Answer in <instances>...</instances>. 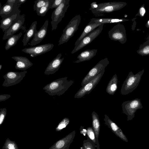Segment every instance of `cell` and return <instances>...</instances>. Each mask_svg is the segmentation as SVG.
Segmentation results:
<instances>
[{
    "label": "cell",
    "instance_id": "obj_1",
    "mask_svg": "<svg viewBox=\"0 0 149 149\" xmlns=\"http://www.w3.org/2000/svg\"><path fill=\"white\" fill-rule=\"evenodd\" d=\"M67 77L54 80L43 88L45 92L51 96H60L63 94L74 83V81L67 80Z\"/></svg>",
    "mask_w": 149,
    "mask_h": 149
},
{
    "label": "cell",
    "instance_id": "obj_2",
    "mask_svg": "<svg viewBox=\"0 0 149 149\" xmlns=\"http://www.w3.org/2000/svg\"><path fill=\"white\" fill-rule=\"evenodd\" d=\"M127 5L123 2H111L97 4L96 7L91 10L96 17L102 16L107 13L120 10Z\"/></svg>",
    "mask_w": 149,
    "mask_h": 149
},
{
    "label": "cell",
    "instance_id": "obj_3",
    "mask_svg": "<svg viewBox=\"0 0 149 149\" xmlns=\"http://www.w3.org/2000/svg\"><path fill=\"white\" fill-rule=\"evenodd\" d=\"M144 70L134 74L132 71L129 73L124 81L120 90L121 95H126L132 93L138 86Z\"/></svg>",
    "mask_w": 149,
    "mask_h": 149
},
{
    "label": "cell",
    "instance_id": "obj_4",
    "mask_svg": "<svg viewBox=\"0 0 149 149\" xmlns=\"http://www.w3.org/2000/svg\"><path fill=\"white\" fill-rule=\"evenodd\" d=\"M81 18L80 15L74 17L70 21L63 30V33L58 41V45L68 42L77 30L81 21Z\"/></svg>",
    "mask_w": 149,
    "mask_h": 149
},
{
    "label": "cell",
    "instance_id": "obj_5",
    "mask_svg": "<svg viewBox=\"0 0 149 149\" xmlns=\"http://www.w3.org/2000/svg\"><path fill=\"white\" fill-rule=\"evenodd\" d=\"M70 0H63L59 6L54 10L51 16L52 31L56 30L58 23L64 17L65 13L70 6Z\"/></svg>",
    "mask_w": 149,
    "mask_h": 149
},
{
    "label": "cell",
    "instance_id": "obj_6",
    "mask_svg": "<svg viewBox=\"0 0 149 149\" xmlns=\"http://www.w3.org/2000/svg\"><path fill=\"white\" fill-rule=\"evenodd\" d=\"M123 113L127 116V120L133 119L137 110L143 108L141 100L136 98L124 102L122 104Z\"/></svg>",
    "mask_w": 149,
    "mask_h": 149
},
{
    "label": "cell",
    "instance_id": "obj_7",
    "mask_svg": "<svg viewBox=\"0 0 149 149\" xmlns=\"http://www.w3.org/2000/svg\"><path fill=\"white\" fill-rule=\"evenodd\" d=\"M109 61L107 58L100 61L88 72L82 80L81 86H83L91 81L108 65Z\"/></svg>",
    "mask_w": 149,
    "mask_h": 149
},
{
    "label": "cell",
    "instance_id": "obj_8",
    "mask_svg": "<svg viewBox=\"0 0 149 149\" xmlns=\"http://www.w3.org/2000/svg\"><path fill=\"white\" fill-rule=\"evenodd\" d=\"M21 5L16 0L13 6L12 12L9 15L2 18L1 21L0 28L5 32L10 26L14 21L19 16L21 11L19 9Z\"/></svg>",
    "mask_w": 149,
    "mask_h": 149
},
{
    "label": "cell",
    "instance_id": "obj_9",
    "mask_svg": "<svg viewBox=\"0 0 149 149\" xmlns=\"http://www.w3.org/2000/svg\"><path fill=\"white\" fill-rule=\"evenodd\" d=\"M109 37L111 40L118 41L122 44L127 41L126 30L124 26L118 23L115 25L108 32Z\"/></svg>",
    "mask_w": 149,
    "mask_h": 149
},
{
    "label": "cell",
    "instance_id": "obj_10",
    "mask_svg": "<svg viewBox=\"0 0 149 149\" xmlns=\"http://www.w3.org/2000/svg\"><path fill=\"white\" fill-rule=\"evenodd\" d=\"M105 69L90 82L82 86L75 94L74 97L79 98L87 94H89L98 84L105 71Z\"/></svg>",
    "mask_w": 149,
    "mask_h": 149
},
{
    "label": "cell",
    "instance_id": "obj_11",
    "mask_svg": "<svg viewBox=\"0 0 149 149\" xmlns=\"http://www.w3.org/2000/svg\"><path fill=\"white\" fill-rule=\"evenodd\" d=\"M26 71L20 72L10 71L3 76L4 79L2 86L8 87L16 85L20 82L26 76Z\"/></svg>",
    "mask_w": 149,
    "mask_h": 149
},
{
    "label": "cell",
    "instance_id": "obj_12",
    "mask_svg": "<svg viewBox=\"0 0 149 149\" xmlns=\"http://www.w3.org/2000/svg\"><path fill=\"white\" fill-rule=\"evenodd\" d=\"M24 21L25 15L24 14L16 19L9 28L4 32L3 40L8 39L20 29L26 31L25 27L23 26Z\"/></svg>",
    "mask_w": 149,
    "mask_h": 149
},
{
    "label": "cell",
    "instance_id": "obj_13",
    "mask_svg": "<svg viewBox=\"0 0 149 149\" xmlns=\"http://www.w3.org/2000/svg\"><path fill=\"white\" fill-rule=\"evenodd\" d=\"M104 24H102L95 29L87 35L82 40L80 44L74 47L71 53L74 54L89 44L101 33Z\"/></svg>",
    "mask_w": 149,
    "mask_h": 149
},
{
    "label": "cell",
    "instance_id": "obj_14",
    "mask_svg": "<svg viewBox=\"0 0 149 149\" xmlns=\"http://www.w3.org/2000/svg\"><path fill=\"white\" fill-rule=\"evenodd\" d=\"M54 47V45L53 44L48 43L25 48L22 50V51L29 54L32 57H35L49 51Z\"/></svg>",
    "mask_w": 149,
    "mask_h": 149
},
{
    "label": "cell",
    "instance_id": "obj_15",
    "mask_svg": "<svg viewBox=\"0 0 149 149\" xmlns=\"http://www.w3.org/2000/svg\"><path fill=\"white\" fill-rule=\"evenodd\" d=\"M61 53L59 54L49 63L44 72L45 74H54L58 70L64 59V58H61Z\"/></svg>",
    "mask_w": 149,
    "mask_h": 149
},
{
    "label": "cell",
    "instance_id": "obj_16",
    "mask_svg": "<svg viewBox=\"0 0 149 149\" xmlns=\"http://www.w3.org/2000/svg\"><path fill=\"white\" fill-rule=\"evenodd\" d=\"M49 21L46 20L40 29L37 31L33 36L30 43H28L31 46H34L40 43L46 36L47 32Z\"/></svg>",
    "mask_w": 149,
    "mask_h": 149
},
{
    "label": "cell",
    "instance_id": "obj_17",
    "mask_svg": "<svg viewBox=\"0 0 149 149\" xmlns=\"http://www.w3.org/2000/svg\"><path fill=\"white\" fill-rule=\"evenodd\" d=\"M12 58L17 62L15 65L16 69L25 71L33 65V63L26 57L14 56L12 57Z\"/></svg>",
    "mask_w": 149,
    "mask_h": 149
},
{
    "label": "cell",
    "instance_id": "obj_18",
    "mask_svg": "<svg viewBox=\"0 0 149 149\" xmlns=\"http://www.w3.org/2000/svg\"><path fill=\"white\" fill-rule=\"evenodd\" d=\"M104 120L106 124L109 126L113 132L119 137L124 141L128 142L126 137L118 126L106 115H104Z\"/></svg>",
    "mask_w": 149,
    "mask_h": 149
},
{
    "label": "cell",
    "instance_id": "obj_19",
    "mask_svg": "<svg viewBox=\"0 0 149 149\" xmlns=\"http://www.w3.org/2000/svg\"><path fill=\"white\" fill-rule=\"evenodd\" d=\"M97 52V49H87L81 52L77 56L78 59L74 62L78 63L89 61L94 57Z\"/></svg>",
    "mask_w": 149,
    "mask_h": 149
},
{
    "label": "cell",
    "instance_id": "obj_20",
    "mask_svg": "<svg viewBox=\"0 0 149 149\" xmlns=\"http://www.w3.org/2000/svg\"><path fill=\"white\" fill-rule=\"evenodd\" d=\"M102 24L97 22L93 24H88L85 26L82 33L76 41L74 47L78 46L80 43L82 39L88 33L95 29Z\"/></svg>",
    "mask_w": 149,
    "mask_h": 149
},
{
    "label": "cell",
    "instance_id": "obj_21",
    "mask_svg": "<svg viewBox=\"0 0 149 149\" xmlns=\"http://www.w3.org/2000/svg\"><path fill=\"white\" fill-rule=\"evenodd\" d=\"M37 23L36 21L33 22L29 29L26 30L22 41L24 46L27 45L30 40L38 31L36 29Z\"/></svg>",
    "mask_w": 149,
    "mask_h": 149
},
{
    "label": "cell",
    "instance_id": "obj_22",
    "mask_svg": "<svg viewBox=\"0 0 149 149\" xmlns=\"http://www.w3.org/2000/svg\"><path fill=\"white\" fill-rule=\"evenodd\" d=\"M129 21V20L124 18L117 19L113 18H92L91 19L90 21L88 23L93 24L99 22L102 24L118 23Z\"/></svg>",
    "mask_w": 149,
    "mask_h": 149
},
{
    "label": "cell",
    "instance_id": "obj_23",
    "mask_svg": "<svg viewBox=\"0 0 149 149\" xmlns=\"http://www.w3.org/2000/svg\"><path fill=\"white\" fill-rule=\"evenodd\" d=\"M118 79L116 74H114L109 81L106 89V92L110 95H113L117 90Z\"/></svg>",
    "mask_w": 149,
    "mask_h": 149
},
{
    "label": "cell",
    "instance_id": "obj_24",
    "mask_svg": "<svg viewBox=\"0 0 149 149\" xmlns=\"http://www.w3.org/2000/svg\"><path fill=\"white\" fill-rule=\"evenodd\" d=\"M92 124L93 128L95 131L96 138L98 137L100 129V122L99 116L95 111L93 112L92 113Z\"/></svg>",
    "mask_w": 149,
    "mask_h": 149
},
{
    "label": "cell",
    "instance_id": "obj_25",
    "mask_svg": "<svg viewBox=\"0 0 149 149\" xmlns=\"http://www.w3.org/2000/svg\"><path fill=\"white\" fill-rule=\"evenodd\" d=\"M22 35V33L21 32L16 35H14L9 38L6 42L5 48L6 50L10 49L11 47L16 44L18 40Z\"/></svg>",
    "mask_w": 149,
    "mask_h": 149
},
{
    "label": "cell",
    "instance_id": "obj_26",
    "mask_svg": "<svg viewBox=\"0 0 149 149\" xmlns=\"http://www.w3.org/2000/svg\"><path fill=\"white\" fill-rule=\"evenodd\" d=\"M148 40L139 47L137 53L142 56L149 55V37Z\"/></svg>",
    "mask_w": 149,
    "mask_h": 149
},
{
    "label": "cell",
    "instance_id": "obj_27",
    "mask_svg": "<svg viewBox=\"0 0 149 149\" xmlns=\"http://www.w3.org/2000/svg\"><path fill=\"white\" fill-rule=\"evenodd\" d=\"M14 4H10L6 3L0 9V15L2 18L12 12Z\"/></svg>",
    "mask_w": 149,
    "mask_h": 149
},
{
    "label": "cell",
    "instance_id": "obj_28",
    "mask_svg": "<svg viewBox=\"0 0 149 149\" xmlns=\"http://www.w3.org/2000/svg\"><path fill=\"white\" fill-rule=\"evenodd\" d=\"M54 0H48V1L45 6L41 8L36 12L38 15L41 16H45L48 11L50 8L51 5Z\"/></svg>",
    "mask_w": 149,
    "mask_h": 149
},
{
    "label": "cell",
    "instance_id": "obj_29",
    "mask_svg": "<svg viewBox=\"0 0 149 149\" xmlns=\"http://www.w3.org/2000/svg\"><path fill=\"white\" fill-rule=\"evenodd\" d=\"M48 0H36L35 1L33 9L36 12L42 7L45 6Z\"/></svg>",
    "mask_w": 149,
    "mask_h": 149
},
{
    "label": "cell",
    "instance_id": "obj_30",
    "mask_svg": "<svg viewBox=\"0 0 149 149\" xmlns=\"http://www.w3.org/2000/svg\"><path fill=\"white\" fill-rule=\"evenodd\" d=\"M2 148L3 149H18L15 142L8 139H6Z\"/></svg>",
    "mask_w": 149,
    "mask_h": 149
},
{
    "label": "cell",
    "instance_id": "obj_31",
    "mask_svg": "<svg viewBox=\"0 0 149 149\" xmlns=\"http://www.w3.org/2000/svg\"><path fill=\"white\" fill-rule=\"evenodd\" d=\"M69 122L70 120L68 118H64L56 128V131H58L65 128L69 124Z\"/></svg>",
    "mask_w": 149,
    "mask_h": 149
},
{
    "label": "cell",
    "instance_id": "obj_32",
    "mask_svg": "<svg viewBox=\"0 0 149 149\" xmlns=\"http://www.w3.org/2000/svg\"><path fill=\"white\" fill-rule=\"evenodd\" d=\"M0 125L3 122L7 113V109L6 108L0 109Z\"/></svg>",
    "mask_w": 149,
    "mask_h": 149
},
{
    "label": "cell",
    "instance_id": "obj_33",
    "mask_svg": "<svg viewBox=\"0 0 149 149\" xmlns=\"http://www.w3.org/2000/svg\"><path fill=\"white\" fill-rule=\"evenodd\" d=\"M87 133L89 137L94 143L95 142V134L91 127H88L87 130Z\"/></svg>",
    "mask_w": 149,
    "mask_h": 149
},
{
    "label": "cell",
    "instance_id": "obj_34",
    "mask_svg": "<svg viewBox=\"0 0 149 149\" xmlns=\"http://www.w3.org/2000/svg\"><path fill=\"white\" fill-rule=\"evenodd\" d=\"M63 0H55L53 2L50 9L56 8L58 7L63 1Z\"/></svg>",
    "mask_w": 149,
    "mask_h": 149
},
{
    "label": "cell",
    "instance_id": "obj_35",
    "mask_svg": "<svg viewBox=\"0 0 149 149\" xmlns=\"http://www.w3.org/2000/svg\"><path fill=\"white\" fill-rule=\"evenodd\" d=\"M146 10L144 7V5L141 6L139 9L138 12L136 15L139 16L141 17H143L145 15L146 13Z\"/></svg>",
    "mask_w": 149,
    "mask_h": 149
},
{
    "label": "cell",
    "instance_id": "obj_36",
    "mask_svg": "<svg viewBox=\"0 0 149 149\" xmlns=\"http://www.w3.org/2000/svg\"><path fill=\"white\" fill-rule=\"evenodd\" d=\"M10 97L9 94H2L0 95V102L5 101Z\"/></svg>",
    "mask_w": 149,
    "mask_h": 149
},
{
    "label": "cell",
    "instance_id": "obj_37",
    "mask_svg": "<svg viewBox=\"0 0 149 149\" xmlns=\"http://www.w3.org/2000/svg\"><path fill=\"white\" fill-rule=\"evenodd\" d=\"M97 2H93L91 3V7L89 9L90 10L95 8L97 6Z\"/></svg>",
    "mask_w": 149,
    "mask_h": 149
},
{
    "label": "cell",
    "instance_id": "obj_38",
    "mask_svg": "<svg viewBox=\"0 0 149 149\" xmlns=\"http://www.w3.org/2000/svg\"><path fill=\"white\" fill-rule=\"evenodd\" d=\"M16 0H8L6 3L7 4H13L16 2Z\"/></svg>",
    "mask_w": 149,
    "mask_h": 149
},
{
    "label": "cell",
    "instance_id": "obj_39",
    "mask_svg": "<svg viewBox=\"0 0 149 149\" xmlns=\"http://www.w3.org/2000/svg\"><path fill=\"white\" fill-rule=\"evenodd\" d=\"M27 0H18V3L20 5L24 3Z\"/></svg>",
    "mask_w": 149,
    "mask_h": 149
},
{
    "label": "cell",
    "instance_id": "obj_40",
    "mask_svg": "<svg viewBox=\"0 0 149 149\" xmlns=\"http://www.w3.org/2000/svg\"><path fill=\"white\" fill-rule=\"evenodd\" d=\"M146 26L147 27L149 28V20L146 23Z\"/></svg>",
    "mask_w": 149,
    "mask_h": 149
},
{
    "label": "cell",
    "instance_id": "obj_41",
    "mask_svg": "<svg viewBox=\"0 0 149 149\" xmlns=\"http://www.w3.org/2000/svg\"><path fill=\"white\" fill-rule=\"evenodd\" d=\"M85 149H92V148L89 146L86 147Z\"/></svg>",
    "mask_w": 149,
    "mask_h": 149
},
{
    "label": "cell",
    "instance_id": "obj_42",
    "mask_svg": "<svg viewBox=\"0 0 149 149\" xmlns=\"http://www.w3.org/2000/svg\"><path fill=\"white\" fill-rule=\"evenodd\" d=\"M2 67V66L1 65H0V70L1 69Z\"/></svg>",
    "mask_w": 149,
    "mask_h": 149
},
{
    "label": "cell",
    "instance_id": "obj_43",
    "mask_svg": "<svg viewBox=\"0 0 149 149\" xmlns=\"http://www.w3.org/2000/svg\"><path fill=\"white\" fill-rule=\"evenodd\" d=\"M0 8H1V3H0Z\"/></svg>",
    "mask_w": 149,
    "mask_h": 149
}]
</instances>
